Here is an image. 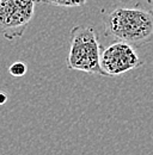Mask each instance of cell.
<instances>
[{"label": "cell", "instance_id": "8992f818", "mask_svg": "<svg viewBox=\"0 0 153 155\" xmlns=\"http://www.w3.org/2000/svg\"><path fill=\"white\" fill-rule=\"evenodd\" d=\"M26 71H28V67L26 64L23 62V61H16L13 62L10 67H8V72L12 77L16 78H20L23 75L26 74Z\"/></svg>", "mask_w": 153, "mask_h": 155}, {"label": "cell", "instance_id": "7a4b0ae2", "mask_svg": "<svg viewBox=\"0 0 153 155\" xmlns=\"http://www.w3.org/2000/svg\"><path fill=\"white\" fill-rule=\"evenodd\" d=\"M100 45L95 29L89 25H76L71 30L67 68L89 74L104 75L100 66Z\"/></svg>", "mask_w": 153, "mask_h": 155}, {"label": "cell", "instance_id": "277c9868", "mask_svg": "<svg viewBox=\"0 0 153 155\" xmlns=\"http://www.w3.org/2000/svg\"><path fill=\"white\" fill-rule=\"evenodd\" d=\"M142 64L134 45L115 41L100 54V66L105 73V77H117L131 72Z\"/></svg>", "mask_w": 153, "mask_h": 155}, {"label": "cell", "instance_id": "5b68a950", "mask_svg": "<svg viewBox=\"0 0 153 155\" xmlns=\"http://www.w3.org/2000/svg\"><path fill=\"white\" fill-rule=\"evenodd\" d=\"M36 4H47L59 7H79L85 5L89 0H35Z\"/></svg>", "mask_w": 153, "mask_h": 155}, {"label": "cell", "instance_id": "52a82bcc", "mask_svg": "<svg viewBox=\"0 0 153 155\" xmlns=\"http://www.w3.org/2000/svg\"><path fill=\"white\" fill-rule=\"evenodd\" d=\"M6 100H7L6 94H5V93H2V92H0V105H4V104L6 103Z\"/></svg>", "mask_w": 153, "mask_h": 155}, {"label": "cell", "instance_id": "ba28073f", "mask_svg": "<svg viewBox=\"0 0 153 155\" xmlns=\"http://www.w3.org/2000/svg\"><path fill=\"white\" fill-rule=\"evenodd\" d=\"M117 1H121V2H131V1H133V0H117ZM144 1H146V2L150 4V5H152V0H144Z\"/></svg>", "mask_w": 153, "mask_h": 155}, {"label": "cell", "instance_id": "3957f363", "mask_svg": "<svg viewBox=\"0 0 153 155\" xmlns=\"http://www.w3.org/2000/svg\"><path fill=\"white\" fill-rule=\"evenodd\" d=\"M35 5V0H0V37H22L34 18Z\"/></svg>", "mask_w": 153, "mask_h": 155}, {"label": "cell", "instance_id": "9c48e42d", "mask_svg": "<svg viewBox=\"0 0 153 155\" xmlns=\"http://www.w3.org/2000/svg\"><path fill=\"white\" fill-rule=\"evenodd\" d=\"M151 12L153 13V0H152V10H151Z\"/></svg>", "mask_w": 153, "mask_h": 155}, {"label": "cell", "instance_id": "6da1fadb", "mask_svg": "<svg viewBox=\"0 0 153 155\" xmlns=\"http://www.w3.org/2000/svg\"><path fill=\"white\" fill-rule=\"evenodd\" d=\"M108 37L141 47L153 39V13L140 7H116L103 16Z\"/></svg>", "mask_w": 153, "mask_h": 155}]
</instances>
